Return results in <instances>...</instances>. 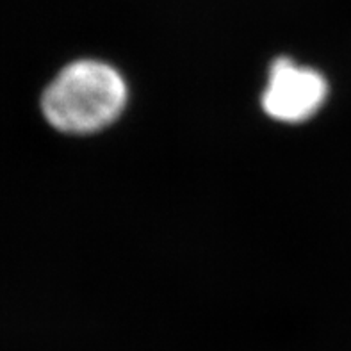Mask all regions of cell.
Here are the masks:
<instances>
[{"mask_svg": "<svg viewBox=\"0 0 351 351\" xmlns=\"http://www.w3.org/2000/svg\"><path fill=\"white\" fill-rule=\"evenodd\" d=\"M127 104L123 77L102 61L82 59L62 68L45 89L43 114L53 129L91 134L106 129Z\"/></svg>", "mask_w": 351, "mask_h": 351, "instance_id": "1", "label": "cell"}, {"mask_svg": "<svg viewBox=\"0 0 351 351\" xmlns=\"http://www.w3.org/2000/svg\"><path fill=\"white\" fill-rule=\"evenodd\" d=\"M328 97V82L317 70L300 66L289 58L273 61L263 93V109L273 120L302 123L319 111Z\"/></svg>", "mask_w": 351, "mask_h": 351, "instance_id": "2", "label": "cell"}]
</instances>
